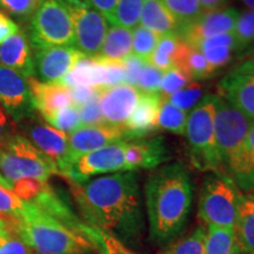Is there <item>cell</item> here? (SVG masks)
I'll list each match as a JSON object with an SVG mask.
<instances>
[{"label": "cell", "mask_w": 254, "mask_h": 254, "mask_svg": "<svg viewBox=\"0 0 254 254\" xmlns=\"http://www.w3.org/2000/svg\"><path fill=\"white\" fill-rule=\"evenodd\" d=\"M24 129L30 136L32 144L57 165L60 173L67 157L68 135L46 124L37 123L36 120H27Z\"/></svg>", "instance_id": "cell-17"}, {"label": "cell", "mask_w": 254, "mask_h": 254, "mask_svg": "<svg viewBox=\"0 0 254 254\" xmlns=\"http://www.w3.org/2000/svg\"><path fill=\"white\" fill-rule=\"evenodd\" d=\"M174 67L185 73L190 80H205L217 74V68L209 64L194 47L187 46Z\"/></svg>", "instance_id": "cell-27"}, {"label": "cell", "mask_w": 254, "mask_h": 254, "mask_svg": "<svg viewBox=\"0 0 254 254\" xmlns=\"http://www.w3.org/2000/svg\"><path fill=\"white\" fill-rule=\"evenodd\" d=\"M145 0H118L112 25L134 30L140 25V17Z\"/></svg>", "instance_id": "cell-33"}, {"label": "cell", "mask_w": 254, "mask_h": 254, "mask_svg": "<svg viewBox=\"0 0 254 254\" xmlns=\"http://www.w3.org/2000/svg\"><path fill=\"white\" fill-rule=\"evenodd\" d=\"M185 44L186 41L178 36V33L161 36L157 49L148 59V63L163 72L173 68L178 56Z\"/></svg>", "instance_id": "cell-28"}, {"label": "cell", "mask_w": 254, "mask_h": 254, "mask_svg": "<svg viewBox=\"0 0 254 254\" xmlns=\"http://www.w3.org/2000/svg\"><path fill=\"white\" fill-rule=\"evenodd\" d=\"M81 231L84 236H86L97 247L98 254H136L124 246L122 241L117 239L116 237L111 236L110 233L100 228L91 226L86 222L82 224Z\"/></svg>", "instance_id": "cell-30"}, {"label": "cell", "mask_w": 254, "mask_h": 254, "mask_svg": "<svg viewBox=\"0 0 254 254\" xmlns=\"http://www.w3.org/2000/svg\"><path fill=\"white\" fill-rule=\"evenodd\" d=\"M124 72H125V84L135 86L138 84L142 68H144L146 60H142L135 56H129L128 58L123 60Z\"/></svg>", "instance_id": "cell-46"}, {"label": "cell", "mask_w": 254, "mask_h": 254, "mask_svg": "<svg viewBox=\"0 0 254 254\" xmlns=\"http://www.w3.org/2000/svg\"><path fill=\"white\" fill-rule=\"evenodd\" d=\"M161 36L139 25L132 31V55L148 62L157 49Z\"/></svg>", "instance_id": "cell-34"}, {"label": "cell", "mask_w": 254, "mask_h": 254, "mask_svg": "<svg viewBox=\"0 0 254 254\" xmlns=\"http://www.w3.org/2000/svg\"><path fill=\"white\" fill-rule=\"evenodd\" d=\"M0 185H1L2 187H5V189H7V190H12L11 186H9L8 184H7V182H6V180L4 179V178L1 177V174H0Z\"/></svg>", "instance_id": "cell-53"}, {"label": "cell", "mask_w": 254, "mask_h": 254, "mask_svg": "<svg viewBox=\"0 0 254 254\" xmlns=\"http://www.w3.org/2000/svg\"><path fill=\"white\" fill-rule=\"evenodd\" d=\"M227 170L237 186L247 192H254V123L243 148L228 165Z\"/></svg>", "instance_id": "cell-22"}, {"label": "cell", "mask_w": 254, "mask_h": 254, "mask_svg": "<svg viewBox=\"0 0 254 254\" xmlns=\"http://www.w3.org/2000/svg\"><path fill=\"white\" fill-rule=\"evenodd\" d=\"M241 1L249 7V9H254V0H241Z\"/></svg>", "instance_id": "cell-52"}, {"label": "cell", "mask_w": 254, "mask_h": 254, "mask_svg": "<svg viewBox=\"0 0 254 254\" xmlns=\"http://www.w3.org/2000/svg\"><path fill=\"white\" fill-rule=\"evenodd\" d=\"M238 247L233 228L208 226L206 231L205 254H237Z\"/></svg>", "instance_id": "cell-29"}, {"label": "cell", "mask_w": 254, "mask_h": 254, "mask_svg": "<svg viewBox=\"0 0 254 254\" xmlns=\"http://www.w3.org/2000/svg\"><path fill=\"white\" fill-rule=\"evenodd\" d=\"M58 173L57 165L23 135L17 134L0 150V174L11 189L25 179L47 183Z\"/></svg>", "instance_id": "cell-5"}, {"label": "cell", "mask_w": 254, "mask_h": 254, "mask_svg": "<svg viewBox=\"0 0 254 254\" xmlns=\"http://www.w3.org/2000/svg\"><path fill=\"white\" fill-rule=\"evenodd\" d=\"M0 254H32V249L19 234L14 218L5 217L0 226Z\"/></svg>", "instance_id": "cell-31"}, {"label": "cell", "mask_w": 254, "mask_h": 254, "mask_svg": "<svg viewBox=\"0 0 254 254\" xmlns=\"http://www.w3.org/2000/svg\"><path fill=\"white\" fill-rule=\"evenodd\" d=\"M199 1L200 4H201V7L204 9V12L222 8L224 5L226 4V0H199Z\"/></svg>", "instance_id": "cell-51"}, {"label": "cell", "mask_w": 254, "mask_h": 254, "mask_svg": "<svg viewBox=\"0 0 254 254\" xmlns=\"http://www.w3.org/2000/svg\"><path fill=\"white\" fill-rule=\"evenodd\" d=\"M220 95L254 123V77L231 72L220 81Z\"/></svg>", "instance_id": "cell-20"}, {"label": "cell", "mask_w": 254, "mask_h": 254, "mask_svg": "<svg viewBox=\"0 0 254 254\" xmlns=\"http://www.w3.org/2000/svg\"><path fill=\"white\" fill-rule=\"evenodd\" d=\"M233 230L238 250L254 254V194L240 195Z\"/></svg>", "instance_id": "cell-24"}, {"label": "cell", "mask_w": 254, "mask_h": 254, "mask_svg": "<svg viewBox=\"0 0 254 254\" xmlns=\"http://www.w3.org/2000/svg\"><path fill=\"white\" fill-rule=\"evenodd\" d=\"M31 38L37 49L74 45L72 19L64 0H44L32 17Z\"/></svg>", "instance_id": "cell-7"}, {"label": "cell", "mask_w": 254, "mask_h": 254, "mask_svg": "<svg viewBox=\"0 0 254 254\" xmlns=\"http://www.w3.org/2000/svg\"><path fill=\"white\" fill-rule=\"evenodd\" d=\"M164 72L154 67L150 63L146 62L142 68L140 77H139L136 88L142 93H159L160 81L163 78Z\"/></svg>", "instance_id": "cell-41"}, {"label": "cell", "mask_w": 254, "mask_h": 254, "mask_svg": "<svg viewBox=\"0 0 254 254\" xmlns=\"http://www.w3.org/2000/svg\"><path fill=\"white\" fill-rule=\"evenodd\" d=\"M187 112L173 106L166 98L161 95V103L159 107L158 127L166 129L174 134H185Z\"/></svg>", "instance_id": "cell-32"}, {"label": "cell", "mask_w": 254, "mask_h": 254, "mask_svg": "<svg viewBox=\"0 0 254 254\" xmlns=\"http://www.w3.org/2000/svg\"><path fill=\"white\" fill-rule=\"evenodd\" d=\"M64 2L71 15L77 49L88 58L97 57L109 30L107 19L86 0H64Z\"/></svg>", "instance_id": "cell-9"}, {"label": "cell", "mask_w": 254, "mask_h": 254, "mask_svg": "<svg viewBox=\"0 0 254 254\" xmlns=\"http://www.w3.org/2000/svg\"><path fill=\"white\" fill-rule=\"evenodd\" d=\"M232 72L240 73V74L253 75L254 77V47L251 50V52L246 57L245 60H243Z\"/></svg>", "instance_id": "cell-50"}, {"label": "cell", "mask_w": 254, "mask_h": 254, "mask_svg": "<svg viewBox=\"0 0 254 254\" xmlns=\"http://www.w3.org/2000/svg\"><path fill=\"white\" fill-rule=\"evenodd\" d=\"M119 141H127L123 126H111L105 124V125L80 127L68 135L67 157L60 170V174L64 176L67 172L69 166L81 155Z\"/></svg>", "instance_id": "cell-11"}, {"label": "cell", "mask_w": 254, "mask_h": 254, "mask_svg": "<svg viewBox=\"0 0 254 254\" xmlns=\"http://www.w3.org/2000/svg\"><path fill=\"white\" fill-rule=\"evenodd\" d=\"M100 87H93V86H77L71 88V95L73 105L75 107H80L84 104L88 103V101L94 99V98L99 97L100 94Z\"/></svg>", "instance_id": "cell-47"}, {"label": "cell", "mask_w": 254, "mask_h": 254, "mask_svg": "<svg viewBox=\"0 0 254 254\" xmlns=\"http://www.w3.org/2000/svg\"><path fill=\"white\" fill-rule=\"evenodd\" d=\"M240 195L237 184L230 174L209 173L200 190L199 217L208 226L234 228Z\"/></svg>", "instance_id": "cell-6"}, {"label": "cell", "mask_w": 254, "mask_h": 254, "mask_svg": "<svg viewBox=\"0 0 254 254\" xmlns=\"http://www.w3.org/2000/svg\"><path fill=\"white\" fill-rule=\"evenodd\" d=\"M27 84L32 107L37 110L46 122L57 111L73 105L71 88L60 82H44L31 75L27 77Z\"/></svg>", "instance_id": "cell-16"}, {"label": "cell", "mask_w": 254, "mask_h": 254, "mask_svg": "<svg viewBox=\"0 0 254 254\" xmlns=\"http://www.w3.org/2000/svg\"><path fill=\"white\" fill-rule=\"evenodd\" d=\"M161 1L177 19L180 27L192 23L204 13L199 0H161Z\"/></svg>", "instance_id": "cell-35"}, {"label": "cell", "mask_w": 254, "mask_h": 254, "mask_svg": "<svg viewBox=\"0 0 254 254\" xmlns=\"http://www.w3.org/2000/svg\"><path fill=\"white\" fill-rule=\"evenodd\" d=\"M233 37L238 53H243L254 44V9H246L238 15Z\"/></svg>", "instance_id": "cell-36"}, {"label": "cell", "mask_w": 254, "mask_h": 254, "mask_svg": "<svg viewBox=\"0 0 254 254\" xmlns=\"http://www.w3.org/2000/svg\"><path fill=\"white\" fill-rule=\"evenodd\" d=\"M239 12L233 7H222L204 12L192 23L180 27L178 36L190 46H195L199 41L219 34L233 33Z\"/></svg>", "instance_id": "cell-12"}, {"label": "cell", "mask_w": 254, "mask_h": 254, "mask_svg": "<svg viewBox=\"0 0 254 254\" xmlns=\"http://www.w3.org/2000/svg\"><path fill=\"white\" fill-rule=\"evenodd\" d=\"M190 78L185 73L176 67L167 69L164 72L163 78L160 81V87L159 91L161 94H171L173 92L179 91L190 84Z\"/></svg>", "instance_id": "cell-43"}, {"label": "cell", "mask_w": 254, "mask_h": 254, "mask_svg": "<svg viewBox=\"0 0 254 254\" xmlns=\"http://www.w3.org/2000/svg\"><path fill=\"white\" fill-rule=\"evenodd\" d=\"M125 147L126 141H119L81 155L69 166L64 177L80 184L100 174L128 172Z\"/></svg>", "instance_id": "cell-10"}, {"label": "cell", "mask_w": 254, "mask_h": 254, "mask_svg": "<svg viewBox=\"0 0 254 254\" xmlns=\"http://www.w3.org/2000/svg\"><path fill=\"white\" fill-rule=\"evenodd\" d=\"M205 228L196 227L192 234L183 238L161 254H205Z\"/></svg>", "instance_id": "cell-37"}, {"label": "cell", "mask_w": 254, "mask_h": 254, "mask_svg": "<svg viewBox=\"0 0 254 254\" xmlns=\"http://www.w3.org/2000/svg\"><path fill=\"white\" fill-rule=\"evenodd\" d=\"M0 103L15 119H23L32 107L27 77L0 65Z\"/></svg>", "instance_id": "cell-15"}, {"label": "cell", "mask_w": 254, "mask_h": 254, "mask_svg": "<svg viewBox=\"0 0 254 254\" xmlns=\"http://www.w3.org/2000/svg\"><path fill=\"white\" fill-rule=\"evenodd\" d=\"M142 92L131 85L101 88L99 105L105 124L111 126H123L138 104Z\"/></svg>", "instance_id": "cell-14"}, {"label": "cell", "mask_w": 254, "mask_h": 254, "mask_svg": "<svg viewBox=\"0 0 254 254\" xmlns=\"http://www.w3.org/2000/svg\"><path fill=\"white\" fill-rule=\"evenodd\" d=\"M193 47L200 51L206 60L217 69L228 65L234 55H238L237 43L233 33L219 34V36L207 38V39L199 41Z\"/></svg>", "instance_id": "cell-23"}, {"label": "cell", "mask_w": 254, "mask_h": 254, "mask_svg": "<svg viewBox=\"0 0 254 254\" xmlns=\"http://www.w3.org/2000/svg\"><path fill=\"white\" fill-rule=\"evenodd\" d=\"M160 103L161 94L141 93L128 120L123 125L127 141L145 138L150 133L157 131Z\"/></svg>", "instance_id": "cell-19"}, {"label": "cell", "mask_w": 254, "mask_h": 254, "mask_svg": "<svg viewBox=\"0 0 254 254\" xmlns=\"http://www.w3.org/2000/svg\"><path fill=\"white\" fill-rule=\"evenodd\" d=\"M26 201L20 199L13 190L0 185V217L19 219L24 212Z\"/></svg>", "instance_id": "cell-40"}, {"label": "cell", "mask_w": 254, "mask_h": 254, "mask_svg": "<svg viewBox=\"0 0 254 254\" xmlns=\"http://www.w3.org/2000/svg\"><path fill=\"white\" fill-rule=\"evenodd\" d=\"M72 194L86 224L124 244L138 245L145 231L141 194L134 172L104 174L84 183L69 180Z\"/></svg>", "instance_id": "cell-1"}, {"label": "cell", "mask_w": 254, "mask_h": 254, "mask_svg": "<svg viewBox=\"0 0 254 254\" xmlns=\"http://www.w3.org/2000/svg\"><path fill=\"white\" fill-rule=\"evenodd\" d=\"M178 109L187 111L193 109L199 103L202 95V86L199 82H190L182 90L173 92L171 94H161Z\"/></svg>", "instance_id": "cell-38"}, {"label": "cell", "mask_w": 254, "mask_h": 254, "mask_svg": "<svg viewBox=\"0 0 254 254\" xmlns=\"http://www.w3.org/2000/svg\"><path fill=\"white\" fill-rule=\"evenodd\" d=\"M252 124L225 98L215 94L214 135L224 167L227 168L243 148Z\"/></svg>", "instance_id": "cell-8"}, {"label": "cell", "mask_w": 254, "mask_h": 254, "mask_svg": "<svg viewBox=\"0 0 254 254\" xmlns=\"http://www.w3.org/2000/svg\"><path fill=\"white\" fill-rule=\"evenodd\" d=\"M78 110L82 126L105 125V120L99 105V97L84 104Z\"/></svg>", "instance_id": "cell-44"}, {"label": "cell", "mask_w": 254, "mask_h": 254, "mask_svg": "<svg viewBox=\"0 0 254 254\" xmlns=\"http://www.w3.org/2000/svg\"><path fill=\"white\" fill-rule=\"evenodd\" d=\"M84 55L72 46L40 47L37 50L34 73L44 82H60Z\"/></svg>", "instance_id": "cell-13"}, {"label": "cell", "mask_w": 254, "mask_h": 254, "mask_svg": "<svg viewBox=\"0 0 254 254\" xmlns=\"http://www.w3.org/2000/svg\"><path fill=\"white\" fill-rule=\"evenodd\" d=\"M140 25L160 34L178 33L180 25L161 0H145L140 17Z\"/></svg>", "instance_id": "cell-25"}, {"label": "cell", "mask_w": 254, "mask_h": 254, "mask_svg": "<svg viewBox=\"0 0 254 254\" xmlns=\"http://www.w3.org/2000/svg\"><path fill=\"white\" fill-rule=\"evenodd\" d=\"M47 122L51 125L55 126L57 129L66 133V134L67 133L71 134L72 132L77 131L78 128L82 127L79 110L74 105H71V106L64 107V109L57 111Z\"/></svg>", "instance_id": "cell-39"}, {"label": "cell", "mask_w": 254, "mask_h": 254, "mask_svg": "<svg viewBox=\"0 0 254 254\" xmlns=\"http://www.w3.org/2000/svg\"><path fill=\"white\" fill-rule=\"evenodd\" d=\"M125 158L128 172L139 168L152 170L170 159V151L163 136L141 138L126 141Z\"/></svg>", "instance_id": "cell-18"}, {"label": "cell", "mask_w": 254, "mask_h": 254, "mask_svg": "<svg viewBox=\"0 0 254 254\" xmlns=\"http://www.w3.org/2000/svg\"><path fill=\"white\" fill-rule=\"evenodd\" d=\"M44 0H0V7L17 18L30 17L36 13Z\"/></svg>", "instance_id": "cell-42"}, {"label": "cell", "mask_w": 254, "mask_h": 254, "mask_svg": "<svg viewBox=\"0 0 254 254\" xmlns=\"http://www.w3.org/2000/svg\"><path fill=\"white\" fill-rule=\"evenodd\" d=\"M99 57L124 60L132 56V30L112 25L106 32Z\"/></svg>", "instance_id": "cell-26"}, {"label": "cell", "mask_w": 254, "mask_h": 254, "mask_svg": "<svg viewBox=\"0 0 254 254\" xmlns=\"http://www.w3.org/2000/svg\"><path fill=\"white\" fill-rule=\"evenodd\" d=\"M18 133V125L11 114L0 106V150L4 148Z\"/></svg>", "instance_id": "cell-45"}, {"label": "cell", "mask_w": 254, "mask_h": 254, "mask_svg": "<svg viewBox=\"0 0 254 254\" xmlns=\"http://www.w3.org/2000/svg\"><path fill=\"white\" fill-rule=\"evenodd\" d=\"M88 5H91L94 9L107 19L109 23L112 24L114 11H116L118 0H86Z\"/></svg>", "instance_id": "cell-48"}, {"label": "cell", "mask_w": 254, "mask_h": 254, "mask_svg": "<svg viewBox=\"0 0 254 254\" xmlns=\"http://www.w3.org/2000/svg\"><path fill=\"white\" fill-rule=\"evenodd\" d=\"M193 202V185L184 165L158 168L145 184L148 231L155 245L168 244L185 228Z\"/></svg>", "instance_id": "cell-2"}, {"label": "cell", "mask_w": 254, "mask_h": 254, "mask_svg": "<svg viewBox=\"0 0 254 254\" xmlns=\"http://www.w3.org/2000/svg\"><path fill=\"white\" fill-rule=\"evenodd\" d=\"M0 65L15 69L25 77L34 74L30 44L23 32H17L0 45Z\"/></svg>", "instance_id": "cell-21"}, {"label": "cell", "mask_w": 254, "mask_h": 254, "mask_svg": "<svg viewBox=\"0 0 254 254\" xmlns=\"http://www.w3.org/2000/svg\"><path fill=\"white\" fill-rule=\"evenodd\" d=\"M214 114L215 94L205 95L187 117L185 135L195 167L221 172L224 165L215 144Z\"/></svg>", "instance_id": "cell-4"}, {"label": "cell", "mask_w": 254, "mask_h": 254, "mask_svg": "<svg viewBox=\"0 0 254 254\" xmlns=\"http://www.w3.org/2000/svg\"><path fill=\"white\" fill-rule=\"evenodd\" d=\"M4 219H5V217H0V226H1V224H2V221H4Z\"/></svg>", "instance_id": "cell-54"}, {"label": "cell", "mask_w": 254, "mask_h": 254, "mask_svg": "<svg viewBox=\"0 0 254 254\" xmlns=\"http://www.w3.org/2000/svg\"><path fill=\"white\" fill-rule=\"evenodd\" d=\"M17 32H19L18 25L5 12L0 11V45Z\"/></svg>", "instance_id": "cell-49"}, {"label": "cell", "mask_w": 254, "mask_h": 254, "mask_svg": "<svg viewBox=\"0 0 254 254\" xmlns=\"http://www.w3.org/2000/svg\"><path fill=\"white\" fill-rule=\"evenodd\" d=\"M17 230L25 243L39 254H98L93 243L80 232L26 201Z\"/></svg>", "instance_id": "cell-3"}]
</instances>
